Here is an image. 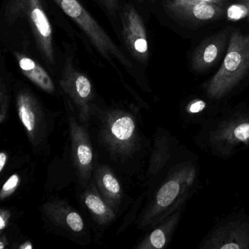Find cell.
Masks as SVG:
<instances>
[{"label": "cell", "mask_w": 249, "mask_h": 249, "mask_svg": "<svg viewBox=\"0 0 249 249\" xmlns=\"http://www.w3.org/2000/svg\"><path fill=\"white\" fill-rule=\"evenodd\" d=\"M249 71V36L233 32L225 58L207 86L208 94L220 98L237 85Z\"/></svg>", "instance_id": "obj_1"}, {"label": "cell", "mask_w": 249, "mask_h": 249, "mask_svg": "<svg viewBox=\"0 0 249 249\" xmlns=\"http://www.w3.org/2000/svg\"><path fill=\"white\" fill-rule=\"evenodd\" d=\"M5 17L10 24L23 18L32 29L37 46L49 63H55L53 30L40 0H9Z\"/></svg>", "instance_id": "obj_2"}, {"label": "cell", "mask_w": 249, "mask_h": 249, "mask_svg": "<svg viewBox=\"0 0 249 249\" xmlns=\"http://www.w3.org/2000/svg\"><path fill=\"white\" fill-rule=\"evenodd\" d=\"M64 13L73 20L88 36L98 52L108 60L117 59L126 68H132L130 61L113 43L100 24L89 14L78 0H53Z\"/></svg>", "instance_id": "obj_3"}, {"label": "cell", "mask_w": 249, "mask_h": 249, "mask_svg": "<svg viewBox=\"0 0 249 249\" xmlns=\"http://www.w3.org/2000/svg\"><path fill=\"white\" fill-rule=\"evenodd\" d=\"M122 21L126 47L134 58L145 63L149 56V49L142 18L133 6L127 5L122 11Z\"/></svg>", "instance_id": "obj_4"}, {"label": "cell", "mask_w": 249, "mask_h": 249, "mask_svg": "<svg viewBox=\"0 0 249 249\" xmlns=\"http://www.w3.org/2000/svg\"><path fill=\"white\" fill-rule=\"evenodd\" d=\"M64 89L78 103L88 101L92 94V87L86 75L73 69L71 64L67 65L62 80Z\"/></svg>", "instance_id": "obj_5"}, {"label": "cell", "mask_w": 249, "mask_h": 249, "mask_svg": "<svg viewBox=\"0 0 249 249\" xmlns=\"http://www.w3.org/2000/svg\"><path fill=\"white\" fill-rule=\"evenodd\" d=\"M224 45V36L218 35L207 39L196 49L192 59L195 70L203 71L212 66L221 55Z\"/></svg>", "instance_id": "obj_6"}, {"label": "cell", "mask_w": 249, "mask_h": 249, "mask_svg": "<svg viewBox=\"0 0 249 249\" xmlns=\"http://www.w3.org/2000/svg\"><path fill=\"white\" fill-rule=\"evenodd\" d=\"M15 56L21 72L27 78L46 92L54 91V84L41 65L22 53H16Z\"/></svg>", "instance_id": "obj_7"}, {"label": "cell", "mask_w": 249, "mask_h": 249, "mask_svg": "<svg viewBox=\"0 0 249 249\" xmlns=\"http://www.w3.org/2000/svg\"><path fill=\"white\" fill-rule=\"evenodd\" d=\"M167 7L174 14L198 21L214 19L220 17L223 13L222 8L215 3L199 2L186 5H167Z\"/></svg>", "instance_id": "obj_8"}, {"label": "cell", "mask_w": 249, "mask_h": 249, "mask_svg": "<svg viewBox=\"0 0 249 249\" xmlns=\"http://www.w3.org/2000/svg\"><path fill=\"white\" fill-rule=\"evenodd\" d=\"M17 106L18 116L23 125L29 133H33L36 129L37 116L33 97L27 93H21L17 99Z\"/></svg>", "instance_id": "obj_9"}, {"label": "cell", "mask_w": 249, "mask_h": 249, "mask_svg": "<svg viewBox=\"0 0 249 249\" xmlns=\"http://www.w3.org/2000/svg\"><path fill=\"white\" fill-rule=\"evenodd\" d=\"M134 129L135 124L133 121L128 116H122L115 121L112 125L111 132L116 139L124 141L129 140L132 136Z\"/></svg>", "instance_id": "obj_10"}, {"label": "cell", "mask_w": 249, "mask_h": 249, "mask_svg": "<svg viewBox=\"0 0 249 249\" xmlns=\"http://www.w3.org/2000/svg\"><path fill=\"white\" fill-rule=\"evenodd\" d=\"M180 191V185L176 180H170L160 189L157 194V202L159 206L166 208L175 200Z\"/></svg>", "instance_id": "obj_11"}, {"label": "cell", "mask_w": 249, "mask_h": 249, "mask_svg": "<svg viewBox=\"0 0 249 249\" xmlns=\"http://www.w3.org/2000/svg\"><path fill=\"white\" fill-rule=\"evenodd\" d=\"M249 8L244 3L230 5L227 11V18L230 21H239L249 17Z\"/></svg>", "instance_id": "obj_12"}, {"label": "cell", "mask_w": 249, "mask_h": 249, "mask_svg": "<svg viewBox=\"0 0 249 249\" xmlns=\"http://www.w3.org/2000/svg\"><path fill=\"white\" fill-rule=\"evenodd\" d=\"M86 205L94 213L98 215H104L107 211L104 202L97 195H88L86 198Z\"/></svg>", "instance_id": "obj_13"}, {"label": "cell", "mask_w": 249, "mask_h": 249, "mask_svg": "<svg viewBox=\"0 0 249 249\" xmlns=\"http://www.w3.org/2000/svg\"><path fill=\"white\" fill-rule=\"evenodd\" d=\"M77 156H78V161L81 165L87 167L91 164L92 160V152L91 148L87 145H80L78 147V151H77Z\"/></svg>", "instance_id": "obj_14"}, {"label": "cell", "mask_w": 249, "mask_h": 249, "mask_svg": "<svg viewBox=\"0 0 249 249\" xmlns=\"http://www.w3.org/2000/svg\"><path fill=\"white\" fill-rule=\"evenodd\" d=\"M103 183L106 189L113 195H117L120 192L121 188L117 179L112 174H105L103 178Z\"/></svg>", "instance_id": "obj_15"}, {"label": "cell", "mask_w": 249, "mask_h": 249, "mask_svg": "<svg viewBox=\"0 0 249 249\" xmlns=\"http://www.w3.org/2000/svg\"><path fill=\"white\" fill-rule=\"evenodd\" d=\"M67 224L73 231H80L84 228L82 218L77 213L72 212L67 216Z\"/></svg>", "instance_id": "obj_16"}, {"label": "cell", "mask_w": 249, "mask_h": 249, "mask_svg": "<svg viewBox=\"0 0 249 249\" xmlns=\"http://www.w3.org/2000/svg\"><path fill=\"white\" fill-rule=\"evenodd\" d=\"M151 246L155 249H161L166 243V237L162 230L158 229L154 230L150 236Z\"/></svg>", "instance_id": "obj_17"}, {"label": "cell", "mask_w": 249, "mask_h": 249, "mask_svg": "<svg viewBox=\"0 0 249 249\" xmlns=\"http://www.w3.org/2000/svg\"><path fill=\"white\" fill-rule=\"evenodd\" d=\"M18 182H19V178L17 175H13L12 176L10 177V178L7 180L6 183L4 184L3 187H2V192H1L2 199H3L6 195H10L11 193V192L17 187Z\"/></svg>", "instance_id": "obj_18"}, {"label": "cell", "mask_w": 249, "mask_h": 249, "mask_svg": "<svg viewBox=\"0 0 249 249\" xmlns=\"http://www.w3.org/2000/svg\"><path fill=\"white\" fill-rule=\"evenodd\" d=\"M234 135L239 141H248L249 139V124L243 123L239 125L234 129Z\"/></svg>", "instance_id": "obj_19"}, {"label": "cell", "mask_w": 249, "mask_h": 249, "mask_svg": "<svg viewBox=\"0 0 249 249\" xmlns=\"http://www.w3.org/2000/svg\"><path fill=\"white\" fill-rule=\"evenodd\" d=\"M224 1H227V0H172L169 2L168 5H186V4L199 3V2L218 4Z\"/></svg>", "instance_id": "obj_20"}, {"label": "cell", "mask_w": 249, "mask_h": 249, "mask_svg": "<svg viewBox=\"0 0 249 249\" xmlns=\"http://www.w3.org/2000/svg\"><path fill=\"white\" fill-rule=\"evenodd\" d=\"M110 14H114L118 8L117 0H99Z\"/></svg>", "instance_id": "obj_21"}, {"label": "cell", "mask_w": 249, "mask_h": 249, "mask_svg": "<svg viewBox=\"0 0 249 249\" xmlns=\"http://www.w3.org/2000/svg\"><path fill=\"white\" fill-rule=\"evenodd\" d=\"M205 106L206 104L205 102L202 101V100H196L189 106V110L192 113H199L205 108Z\"/></svg>", "instance_id": "obj_22"}, {"label": "cell", "mask_w": 249, "mask_h": 249, "mask_svg": "<svg viewBox=\"0 0 249 249\" xmlns=\"http://www.w3.org/2000/svg\"><path fill=\"white\" fill-rule=\"evenodd\" d=\"M7 161V154L2 152L0 154V171L2 172Z\"/></svg>", "instance_id": "obj_23"}, {"label": "cell", "mask_w": 249, "mask_h": 249, "mask_svg": "<svg viewBox=\"0 0 249 249\" xmlns=\"http://www.w3.org/2000/svg\"><path fill=\"white\" fill-rule=\"evenodd\" d=\"M5 227H6V222H5V220L4 219L3 215L1 214V215H0V230H4Z\"/></svg>", "instance_id": "obj_24"}, {"label": "cell", "mask_w": 249, "mask_h": 249, "mask_svg": "<svg viewBox=\"0 0 249 249\" xmlns=\"http://www.w3.org/2000/svg\"><path fill=\"white\" fill-rule=\"evenodd\" d=\"M20 249H33V246L30 244V243H26V245H23V246H20Z\"/></svg>", "instance_id": "obj_25"}, {"label": "cell", "mask_w": 249, "mask_h": 249, "mask_svg": "<svg viewBox=\"0 0 249 249\" xmlns=\"http://www.w3.org/2000/svg\"><path fill=\"white\" fill-rule=\"evenodd\" d=\"M241 2H243V3L245 4V5H246V6H247L248 8H249V0H242ZM248 18H249V17H248Z\"/></svg>", "instance_id": "obj_26"}]
</instances>
